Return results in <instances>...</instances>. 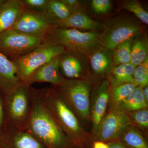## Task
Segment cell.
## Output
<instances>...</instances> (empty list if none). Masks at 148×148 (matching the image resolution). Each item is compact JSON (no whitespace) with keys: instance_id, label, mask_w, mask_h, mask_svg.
I'll use <instances>...</instances> for the list:
<instances>
[{"instance_id":"cell-1","label":"cell","mask_w":148,"mask_h":148,"mask_svg":"<svg viewBox=\"0 0 148 148\" xmlns=\"http://www.w3.org/2000/svg\"><path fill=\"white\" fill-rule=\"evenodd\" d=\"M30 89L32 110L25 130L46 148H66L71 143L46 105L42 88L31 86Z\"/></svg>"},{"instance_id":"cell-2","label":"cell","mask_w":148,"mask_h":148,"mask_svg":"<svg viewBox=\"0 0 148 148\" xmlns=\"http://www.w3.org/2000/svg\"><path fill=\"white\" fill-rule=\"evenodd\" d=\"M99 34L96 31L83 32L56 26L46 34L44 42L61 45L66 51L84 56L90 55L101 48Z\"/></svg>"},{"instance_id":"cell-3","label":"cell","mask_w":148,"mask_h":148,"mask_svg":"<svg viewBox=\"0 0 148 148\" xmlns=\"http://www.w3.org/2000/svg\"><path fill=\"white\" fill-rule=\"evenodd\" d=\"M46 105L71 143L77 144L82 130L76 115L64 102L53 86L42 88Z\"/></svg>"},{"instance_id":"cell-4","label":"cell","mask_w":148,"mask_h":148,"mask_svg":"<svg viewBox=\"0 0 148 148\" xmlns=\"http://www.w3.org/2000/svg\"><path fill=\"white\" fill-rule=\"evenodd\" d=\"M31 86L22 82L12 92L4 95L5 125L25 130L32 110Z\"/></svg>"},{"instance_id":"cell-5","label":"cell","mask_w":148,"mask_h":148,"mask_svg":"<svg viewBox=\"0 0 148 148\" xmlns=\"http://www.w3.org/2000/svg\"><path fill=\"white\" fill-rule=\"evenodd\" d=\"M103 29L99 34L101 47L112 51L122 43L143 33L144 27L133 18L119 17L104 24Z\"/></svg>"},{"instance_id":"cell-6","label":"cell","mask_w":148,"mask_h":148,"mask_svg":"<svg viewBox=\"0 0 148 148\" xmlns=\"http://www.w3.org/2000/svg\"><path fill=\"white\" fill-rule=\"evenodd\" d=\"M63 47L44 42L28 54L14 60L16 75L22 82L26 83L37 69L65 53Z\"/></svg>"},{"instance_id":"cell-7","label":"cell","mask_w":148,"mask_h":148,"mask_svg":"<svg viewBox=\"0 0 148 148\" xmlns=\"http://www.w3.org/2000/svg\"><path fill=\"white\" fill-rule=\"evenodd\" d=\"M45 36L24 34L9 29L0 34V51L12 61L43 43Z\"/></svg>"},{"instance_id":"cell-8","label":"cell","mask_w":148,"mask_h":148,"mask_svg":"<svg viewBox=\"0 0 148 148\" xmlns=\"http://www.w3.org/2000/svg\"><path fill=\"white\" fill-rule=\"evenodd\" d=\"M53 87L76 115L82 119L88 118L91 88L89 83L83 80L67 79L62 86Z\"/></svg>"},{"instance_id":"cell-9","label":"cell","mask_w":148,"mask_h":148,"mask_svg":"<svg viewBox=\"0 0 148 148\" xmlns=\"http://www.w3.org/2000/svg\"><path fill=\"white\" fill-rule=\"evenodd\" d=\"M132 123L130 116L118 106L103 118L98 130V138L102 141L121 138Z\"/></svg>"},{"instance_id":"cell-10","label":"cell","mask_w":148,"mask_h":148,"mask_svg":"<svg viewBox=\"0 0 148 148\" xmlns=\"http://www.w3.org/2000/svg\"><path fill=\"white\" fill-rule=\"evenodd\" d=\"M56 26L55 19L47 13H36L24 10L11 29L28 34L45 36Z\"/></svg>"},{"instance_id":"cell-11","label":"cell","mask_w":148,"mask_h":148,"mask_svg":"<svg viewBox=\"0 0 148 148\" xmlns=\"http://www.w3.org/2000/svg\"><path fill=\"white\" fill-rule=\"evenodd\" d=\"M2 148H47L25 130L5 125L0 135Z\"/></svg>"},{"instance_id":"cell-12","label":"cell","mask_w":148,"mask_h":148,"mask_svg":"<svg viewBox=\"0 0 148 148\" xmlns=\"http://www.w3.org/2000/svg\"><path fill=\"white\" fill-rule=\"evenodd\" d=\"M61 56L53 58L37 69L25 83L31 86L35 83H49L54 87L65 84L67 79L61 74L59 69Z\"/></svg>"},{"instance_id":"cell-13","label":"cell","mask_w":148,"mask_h":148,"mask_svg":"<svg viewBox=\"0 0 148 148\" xmlns=\"http://www.w3.org/2000/svg\"><path fill=\"white\" fill-rule=\"evenodd\" d=\"M22 82L13 62L0 51V91L4 95H8Z\"/></svg>"},{"instance_id":"cell-14","label":"cell","mask_w":148,"mask_h":148,"mask_svg":"<svg viewBox=\"0 0 148 148\" xmlns=\"http://www.w3.org/2000/svg\"><path fill=\"white\" fill-rule=\"evenodd\" d=\"M83 56L66 51L61 55L59 69L61 74L67 79H78L83 73Z\"/></svg>"},{"instance_id":"cell-15","label":"cell","mask_w":148,"mask_h":148,"mask_svg":"<svg viewBox=\"0 0 148 148\" xmlns=\"http://www.w3.org/2000/svg\"><path fill=\"white\" fill-rule=\"evenodd\" d=\"M55 21L57 27L77 29L81 31H96L103 29L104 25L88 17L81 9L73 11L71 15L66 19Z\"/></svg>"},{"instance_id":"cell-16","label":"cell","mask_w":148,"mask_h":148,"mask_svg":"<svg viewBox=\"0 0 148 148\" xmlns=\"http://www.w3.org/2000/svg\"><path fill=\"white\" fill-rule=\"evenodd\" d=\"M24 10L21 0H3L0 5V34L12 29Z\"/></svg>"},{"instance_id":"cell-17","label":"cell","mask_w":148,"mask_h":148,"mask_svg":"<svg viewBox=\"0 0 148 148\" xmlns=\"http://www.w3.org/2000/svg\"><path fill=\"white\" fill-rule=\"evenodd\" d=\"M110 85L108 81H104L98 90L92 109V121L94 132L98 131L106 113L109 99Z\"/></svg>"},{"instance_id":"cell-18","label":"cell","mask_w":148,"mask_h":148,"mask_svg":"<svg viewBox=\"0 0 148 148\" xmlns=\"http://www.w3.org/2000/svg\"><path fill=\"white\" fill-rule=\"evenodd\" d=\"M90 55V65L93 72L99 75L109 74L114 66L112 51L101 48Z\"/></svg>"},{"instance_id":"cell-19","label":"cell","mask_w":148,"mask_h":148,"mask_svg":"<svg viewBox=\"0 0 148 148\" xmlns=\"http://www.w3.org/2000/svg\"><path fill=\"white\" fill-rule=\"evenodd\" d=\"M135 66L130 63L113 66L108 74V82L113 88L125 83H134L133 74Z\"/></svg>"},{"instance_id":"cell-20","label":"cell","mask_w":148,"mask_h":148,"mask_svg":"<svg viewBox=\"0 0 148 148\" xmlns=\"http://www.w3.org/2000/svg\"><path fill=\"white\" fill-rule=\"evenodd\" d=\"M142 33L130 40V64L135 67L148 58V43Z\"/></svg>"},{"instance_id":"cell-21","label":"cell","mask_w":148,"mask_h":148,"mask_svg":"<svg viewBox=\"0 0 148 148\" xmlns=\"http://www.w3.org/2000/svg\"><path fill=\"white\" fill-rule=\"evenodd\" d=\"M147 106L143 94V88L140 86H137L127 98L118 105L125 112L146 109Z\"/></svg>"},{"instance_id":"cell-22","label":"cell","mask_w":148,"mask_h":148,"mask_svg":"<svg viewBox=\"0 0 148 148\" xmlns=\"http://www.w3.org/2000/svg\"><path fill=\"white\" fill-rule=\"evenodd\" d=\"M73 12L61 0H49L47 12L55 20H63L69 17Z\"/></svg>"},{"instance_id":"cell-23","label":"cell","mask_w":148,"mask_h":148,"mask_svg":"<svg viewBox=\"0 0 148 148\" xmlns=\"http://www.w3.org/2000/svg\"><path fill=\"white\" fill-rule=\"evenodd\" d=\"M130 42L127 40L117 46L112 51L114 66L130 63Z\"/></svg>"},{"instance_id":"cell-24","label":"cell","mask_w":148,"mask_h":148,"mask_svg":"<svg viewBox=\"0 0 148 148\" xmlns=\"http://www.w3.org/2000/svg\"><path fill=\"white\" fill-rule=\"evenodd\" d=\"M122 136L123 142L129 147L148 148L147 144L143 135L134 128H128Z\"/></svg>"},{"instance_id":"cell-25","label":"cell","mask_w":148,"mask_h":148,"mask_svg":"<svg viewBox=\"0 0 148 148\" xmlns=\"http://www.w3.org/2000/svg\"><path fill=\"white\" fill-rule=\"evenodd\" d=\"M135 84L125 83L113 88L111 90V97L114 103L119 105L135 89Z\"/></svg>"},{"instance_id":"cell-26","label":"cell","mask_w":148,"mask_h":148,"mask_svg":"<svg viewBox=\"0 0 148 148\" xmlns=\"http://www.w3.org/2000/svg\"><path fill=\"white\" fill-rule=\"evenodd\" d=\"M122 6L123 9L132 12L143 23L148 25V12L144 9L138 1L135 0L125 1L123 3Z\"/></svg>"},{"instance_id":"cell-27","label":"cell","mask_w":148,"mask_h":148,"mask_svg":"<svg viewBox=\"0 0 148 148\" xmlns=\"http://www.w3.org/2000/svg\"><path fill=\"white\" fill-rule=\"evenodd\" d=\"M134 83L143 88L148 86V58L140 65L135 67L133 74Z\"/></svg>"},{"instance_id":"cell-28","label":"cell","mask_w":148,"mask_h":148,"mask_svg":"<svg viewBox=\"0 0 148 148\" xmlns=\"http://www.w3.org/2000/svg\"><path fill=\"white\" fill-rule=\"evenodd\" d=\"M49 0H21L24 9L38 13H47Z\"/></svg>"},{"instance_id":"cell-29","label":"cell","mask_w":148,"mask_h":148,"mask_svg":"<svg viewBox=\"0 0 148 148\" xmlns=\"http://www.w3.org/2000/svg\"><path fill=\"white\" fill-rule=\"evenodd\" d=\"M131 121L138 126L144 128L148 127V111L147 109H142L130 113Z\"/></svg>"},{"instance_id":"cell-30","label":"cell","mask_w":148,"mask_h":148,"mask_svg":"<svg viewBox=\"0 0 148 148\" xmlns=\"http://www.w3.org/2000/svg\"><path fill=\"white\" fill-rule=\"evenodd\" d=\"M91 5L96 13H107L110 9L111 2L110 0H92Z\"/></svg>"},{"instance_id":"cell-31","label":"cell","mask_w":148,"mask_h":148,"mask_svg":"<svg viewBox=\"0 0 148 148\" xmlns=\"http://www.w3.org/2000/svg\"><path fill=\"white\" fill-rule=\"evenodd\" d=\"M1 92V91H0ZM5 125V111L4 102L0 95V135L2 133Z\"/></svg>"},{"instance_id":"cell-32","label":"cell","mask_w":148,"mask_h":148,"mask_svg":"<svg viewBox=\"0 0 148 148\" xmlns=\"http://www.w3.org/2000/svg\"><path fill=\"white\" fill-rule=\"evenodd\" d=\"M71 10H75L80 9L81 4L79 1L77 0H61Z\"/></svg>"},{"instance_id":"cell-33","label":"cell","mask_w":148,"mask_h":148,"mask_svg":"<svg viewBox=\"0 0 148 148\" xmlns=\"http://www.w3.org/2000/svg\"><path fill=\"white\" fill-rule=\"evenodd\" d=\"M109 148H127L121 143L118 142H112L109 143Z\"/></svg>"},{"instance_id":"cell-34","label":"cell","mask_w":148,"mask_h":148,"mask_svg":"<svg viewBox=\"0 0 148 148\" xmlns=\"http://www.w3.org/2000/svg\"><path fill=\"white\" fill-rule=\"evenodd\" d=\"M94 148H109L108 145L102 142L97 141L94 143Z\"/></svg>"},{"instance_id":"cell-35","label":"cell","mask_w":148,"mask_h":148,"mask_svg":"<svg viewBox=\"0 0 148 148\" xmlns=\"http://www.w3.org/2000/svg\"><path fill=\"white\" fill-rule=\"evenodd\" d=\"M143 93L145 100L148 104V86L143 88Z\"/></svg>"},{"instance_id":"cell-36","label":"cell","mask_w":148,"mask_h":148,"mask_svg":"<svg viewBox=\"0 0 148 148\" xmlns=\"http://www.w3.org/2000/svg\"><path fill=\"white\" fill-rule=\"evenodd\" d=\"M3 1V0H0V5L2 3Z\"/></svg>"},{"instance_id":"cell-37","label":"cell","mask_w":148,"mask_h":148,"mask_svg":"<svg viewBox=\"0 0 148 148\" xmlns=\"http://www.w3.org/2000/svg\"><path fill=\"white\" fill-rule=\"evenodd\" d=\"M2 148L1 147V148Z\"/></svg>"}]
</instances>
